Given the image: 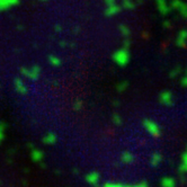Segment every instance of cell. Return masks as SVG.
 <instances>
[{"label":"cell","instance_id":"6da1fadb","mask_svg":"<svg viewBox=\"0 0 187 187\" xmlns=\"http://www.w3.org/2000/svg\"><path fill=\"white\" fill-rule=\"evenodd\" d=\"M113 60L116 64H119L120 67H125L130 61V53L128 51V47H123L120 49L119 51H116L114 55H113Z\"/></svg>","mask_w":187,"mask_h":187},{"label":"cell","instance_id":"7a4b0ae2","mask_svg":"<svg viewBox=\"0 0 187 187\" xmlns=\"http://www.w3.org/2000/svg\"><path fill=\"white\" fill-rule=\"evenodd\" d=\"M143 126L148 131V133H150L152 137H158L160 135V128L158 126L157 123H154V122L151 121V120H144Z\"/></svg>","mask_w":187,"mask_h":187},{"label":"cell","instance_id":"3957f363","mask_svg":"<svg viewBox=\"0 0 187 187\" xmlns=\"http://www.w3.org/2000/svg\"><path fill=\"white\" fill-rule=\"evenodd\" d=\"M99 179H100L99 174L96 172H91L89 174H87V176H86V181H87L88 184L93 185V186H98Z\"/></svg>","mask_w":187,"mask_h":187},{"label":"cell","instance_id":"277c9868","mask_svg":"<svg viewBox=\"0 0 187 187\" xmlns=\"http://www.w3.org/2000/svg\"><path fill=\"white\" fill-rule=\"evenodd\" d=\"M160 103L166 105V106H172V103H174V99H172V95L169 91H163V93L160 95L159 97Z\"/></svg>","mask_w":187,"mask_h":187},{"label":"cell","instance_id":"5b68a950","mask_svg":"<svg viewBox=\"0 0 187 187\" xmlns=\"http://www.w3.org/2000/svg\"><path fill=\"white\" fill-rule=\"evenodd\" d=\"M172 5L174 8L179 10L183 16H187V5H185L183 1H180V0H174L172 2Z\"/></svg>","mask_w":187,"mask_h":187},{"label":"cell","instance_id":"8992f818","mask_svg":"<svg viewBox=\"0 0 187 187\" xmlns=\"http://www.w3.org/2000/svg\"><path fill=\"white\" fill-rule=\"evenodd\" d=\"M176 43L179 47H185L187 43V32L186 31H181L179 34H178L177 38H176Z\"/></svg>","mask_w":187,"mask_h":187},{"label":"cell","instance_id":"52a82bcc","mask_svg":"<svg viewBox=\"0 0 187 187\" xmlns=\"http://www.w3.org/2000/svg\"><path fill=\"white\" fill-rule=\"evenodd\" d=\"M31 158L33 161L35 162H41L44 159V153L38 149H33L31 152Z\"/></svg>","mask_w":187,"mask_h":187},{"label":"cell","instance_id":"ba28073f","mask_svg":"<svg viewBox=\"0 0 187 187\" xmlns=\"http://www.w3.org/2000/svg\"><path fill=\"white\" fill-rule=\"evenodd\" d=\"M157 6H158V9L162 15H167L170 10L167 2H166V0H157Z\"/></svg>","mask_w":187,"mask_h":187},{"label":"cell","instance_id":"9c48e42d","mask_svg":"<svg viewBox=\"0 0 187 187\" xmlns=\"http://www.w3.org/2000/svg\"><path fill=\"white\" fill-rule=\"evenodd\" d=\"M178 172L180 175L187 174V152L183 153V156H181V163L178 168Z\"/></svg>","mask_w":187,"mask_h":187},{"label":"cell","instance_id":"30bf717a","mask_svg":"<svg viewBox=\"0 0 187 187\" xmlns=\"http://www.w3.org/2000/svg\"><path fill=\"white\" fill-rule=\"evenodd\" d=\"M121 10V6L120 5H116V3H112V5H108L106 9V15L107 16H113V15H116Z\"/></svg>","mask_w":187,"mask_h":187},{"label":"cell","instance_id":"8fae6325","mask_svg":"<svg viewBox=\"0 0 187 187\" xmlns=\"http://www.w3.org/2000/svg\"><path fill=\"white\" fill-rule=\"evenodd\" d=\"M161 187H176V181L172 177H163L160 180Z\"/></svg>","mask_w":187,"mask_h":187},{"label":"cell","instance_id":"7c38bea8","mask_svg":"<svg viewBox=\"0 0 187 187\" xmlns=\"http://www.w3.org/2000/svg\"><path fill=\"white\" fill-rule=\"evenodd\" d=\"M43 142L45 144H54L56 142V135L53 132H49V133L43 137Z\"/></svg>","mask_w":187,"mask_h":187},{"label":"cell","instance_id":"4fadbf2b","mask_svg":"<svg viewBox=\"0 0 187 187\" xmlns=\"http://www.w3.org/2000/svg\"><path fill=\"white\" fill-rule=\"evenodd\" d=\"M134 160V157L131 152L128 151H124V152L121 154V161L124 162V163H131Z\"/></svg>","mask_w":187,"mask_h":187},{"label":"cell","instance_id":"5bb4252c","mask_svg":"<svg viewBox=\"0 0 187 187\" xmlns=\"http://www.w3.org/2000/svg\"><path fill=\"white\" fill-rule=\"evenodd\" d=\"M161 160H162V157L160 153H153L151 159H150V163H151L152 167H157V166L161 162Z\"/></svg>","mask_w":187,"mask_h":187},{"label":"cell","instance_id":"9a60e30c","mask_svg":"<svg viewBox=\"0 0 187 187\" xmlns=\"http://www.w3.org/2000/svg\"><path fill=\"white\" fill-rule=\"evenodd\" d=\"M104 187H133V185H123V184H114V183H106Z\"/></svg>","mask_w":187,"mask_h":187},{"label":"cell","instance_id":"2e32d148","mask_svg":"<svg viewBox=\"0 0 187 187\" xmlns=\"http://www.w3.org/2000/svg\"><path fill=\"white\" fill-rule=\"evenodd\" d=\"M50 63L52 64V66H54V67H58V66H60L61 64V61H60V59H58L56 56H50Z\"/></svg>","mask_w":187,"mask_h":187},{"label":"cell","instance_id":"e0dca14e","mask_svg":"<svg viewBox=\"0 0 187 187\" xmlns=\"http://www.w3.org/2000/svg\"><path fill=\"white\" fill-rule=\"evenodd\" d=\"M123 5H124L125 8H132V7H134L133 0H123Z\"/></svg>","mask_w":187,"mask_h":187},{"label":"cell","instance_id":"ac0fdd59","mask_svg":"<svg viewBox=\"0 0 187 187\" xmlns=\"http://www.w3.org/2000/svg\"><path fill=\"white\" fill-rule=\"evenodd\" d=\"M112 119H113V122H114V124L120 125L122 123V119L120 117V115H117V114H114Z\"/></svg>","mask_w":187,"mask_h":187},{"label":"cell","instance_id":"d6986e66","mask_svg":"<svg viewBox=\"0 0 187 187\" xmlns=\"http://www.w3.org/2000/svg\"><path fill=\"white\" fill-rule=\"evenodd\" d=\"M120 29H121V33L124 35V36H128V35L130 34V31H128V28L126 27V26L121 25V26H120Z\"/></svg>","mask_w":187,"mask_h":187},{"label":"cell","instance_id":"ffe728a7","mask_svg":"<svg viewBox=\"0 0 187 187\" xmlns=\"http://www.w3.org/2000/svg\"><path fill=\"white\" fill-rule=\"evenodd\" d=\"M126 86H128V84H126V82H123V84H120V85H119V87H117V89H119L120 91L125 90V89H126Z\"/></svg>","mask_w":187,"mask_h":187},{"label":"cell","instance_id":"44dd1931","mask_svg":"<svg viewBox=\"0 0 187 187\" xmlns=\"http://www.w3.org/2000/svg\"><path fill=\"white\" fill-rule=\"evenodd\" d=\"M133 187H149V185L146 181H142V183H139L137 185H133Z\"/></svg>","mask_w":187,"mask_h":187},{"label":"cell","instance_id":"7402d4cb","mask_svg":"<svg viewBox=\"0 0 187 187\" xmlns=\"http://www.w3.org/2000/svg\"><path fill=\"white\" fill-rule=\"evenodd\" d=\"M3 128H5L3 124H0V141L3 139Z\"/></svg>","mask_w":187,"mask_h":187},{"label":"cell","instance_id":"603a6c76","mask_svg":"<svg viewBox=\"0 0 187 187\" xmlns=\"http://www.w3.org/2000/svg\"><path fill=\"white\" fill-rule=\"evenodd\" d=\"M179 71H180V69H179V68H176V69H175L174 71H172V73H170V76H172V78H175V76H176V73H177V75H178V73H179Z\"/></svg>","mask_w":187,"mask_h":187},{"label":"cell","instance_id":"cb8c5ba5","mask_svg":"<svg viewBox=\"0 0 187 187\" xmlns=\"http://www.w3.org/2000/svg\"><path fill=\"white\" fill-rule=\"evenodd\" d=\"M181 85L184 86V87H187V75L185 76V77H183V79H181Z\"/></svg>","mask_w":187,"mask_h":187},{"label":"cell","instance_id":"d4e9b609","mask_svg":"<svg viewBox=\"0 0 187 187\" xmlns=\"http://www.w3.org/2000/svg\"><path fill=\"white\" fill-rule=\"evenodd\" d=\"M75 108H76V109H80V108H81V103H80V102H77V103H76Z\"/></svg>","mask_w":187,"mask_h":187},{"label":"cell","instance_id":"484cf974","mask_svg":"<svg viewBox=\"0 0 187 187\" xmlns=\"http://www.w3.org/2000/svg\"><path fill=\"white\" fill-rule=\"evenodd\" d=\"M107 5H112V3H115V0H105Z\"/></svg>","mask_w":187,"mask_h":187},{"label":"cell","instance_id":"4316f807","mask_svg":"<svg viewBox=\"0 0 187 187\" xmlns=\"http://www.w3.org/2000/svg\"><path fill=\"white\" fill-rule=\"evenodd\" d=\"M186 75H187V71H186Z\"/></svg>","mask_w":187,"mask_h":187}]
</instances>
